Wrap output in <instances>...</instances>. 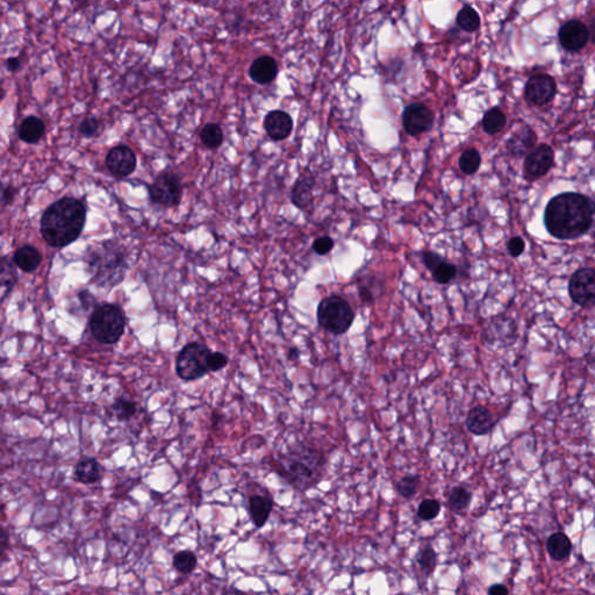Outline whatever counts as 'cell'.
<instances>
[{
    "label": "cell",
    "mask_w": 595,
    "mask_h": 595,
    "mask_svg": "<svg viewBox=\"0 0 595 595\" xmlns=\"http://www.w3.org/2000/svg\"><path fill=\"white\" fill-rule=\"evenodd\" d=\"M592 200L583 194H558L546 205L544 224L554 237L573 240L587 233L591 227Z\"/></svg>",
    "instance_id": "6da1fadb"
},
{
    "label": "cell",
    "mask_w": 595,
    "mask_h": 595,
    "mask_svg": "<svg viewBox=\"0 0 595 595\" xmlns=\"http://www.w3.org/2000/svg\"><path fill=\"white\" fill-rule=\"evenodd\" d=\"M86 209L75 198H62L50 205L41 219V234L50 246L63 248L75 242L83 231Z\"/></svg>",
    "instance_id": "7a4b0ae2"
},
{
    "label": "cell",
    "mask_w": 595,
    "mask_h": 595,
    "mask_svg": "<svg viewBox=\"0 0 595 595\" xmlns=\"http://www.w3.org/2000/svg\"><path fill=\"white\" fill-rule=\"evenodd\" d=\"M326 458L316 447L296 445L278 457L276 470L300 492L313 489L323 480Z\"/></svg>",
    "instance_id": "3957f363"
},
{
    "label": "cell",
    "mask_w": 595,
    "mask_h": 595,
    "mask_svg": "<svg viewBox=\"0 0 595 595\" xmlns=\"http://www.w3.org/2000/svg\"><path fill=\"white\" fill-rule=\"evenodd\" d=\"M86 261L92 278L98 286H115L125 277L127 270L125 254L113 243H103L91 248Z\"/></svg>",
    "instance_id": "277c9868"
},
{
    "label": "cell",
    "mask_w": 595,
    "mask_h": 595,
    "mask_svg": "<svg viewBox=\"0 0 595 595\" xmlns=\"http://www.w3.org/2000/svg\"><path fill=\"white\" fill-rule=\"evenodd\" d=\"M125 316L114 305H104L95 310L90 318L93 338L103 345H114L125 333Z\"/></svg>",
    "instance_id": "5b68a950"
},
{
    "label": "cell",
    "mask_w": 595,
    "mask_h": 595,
    "mask_svg": "<svg viewBox=\"0 0 595 595\" xmlns=\"http://www.w3.org/2000/svg\"><path fill=\"white\" fill-rule=\"evenodd\" d=\"M318 323L323 329L335 335H342L349 330L355 314L347 300L340 296L323 299L318 307Z\"/></svg>",
    "instance_id": "8992f818"
},
{
    "label": "cell",
    "mask_w": 595,
    "mask_h": 595,
    "mask_svg": "<svg viewBox=\"0 0 595 595\" xmlns=\"http://www.w3.org/2000/svg\"><path fill=\"white\" fill-rule=\"evenodd\" d=\"M212 353L205 345L192 342L186 345L176 358V373L184 382L201 380L209 375L207 358Z\"/></svg>",
    "instance_id": "52a82bcc"
},
{
    "label": "cell",
    "mask_w": 595,
    "mask_h": 595,
    "mask_svg": "<svg viewBox=\"0 0 595 595\" xmlns=\"http://www.w3.org/2000/svg\"><path fill=\"white\" fill-rule=\"evenodd\" d=\"M149 194L155 204L172 207L178 204L182 197V184L172 172H163L149 186Z\"/></svg>",
    "instance_id": "ba28073f"
},
{
    "label": "cell",
    "mask_w": 595,
    "mask_h": 595,
    "mask_svg": "<svg viewBox=\"0 0 595 595\" xmlns=\"http://www.w3.org/2000/svg\"><path fill=\"white\" fill-rule=\"evenodd\" d=\"M570 296L583 307L595 305V270L580 269L574 272L569 284Z\"/></svg>",
    "instance_id": "9c48e42d"
},
{
    "label": "cell",
    "mask_w": 595,
    "mask_h": 595,
    "mask_svg": "<svg viewBox=\"0 0 595 595\" xmlns=\"http://www.w3.org/2000/svg\"><path fill=\"white\" fill-rule=\"evenodd\" d=\"M557 93L554 78L546 73H536L528 80L524 88V98L535 106L549 104Z\"/></svg>",
    "instance_id": "30bf717a"
},
{
    "label": "cell",
    "mask_w": 595,
    "mask_h": 595,
    "mask_svg": "<svg viewBox=\"0 0 595 595\" xmlns=\"http://www.w3.org/2000/svg\"><path fill=\"white\" fill-rule=\"evenodd\" d=\"M402 125L407 133L412 137H417L432 129L434 113L425 104H410L402 113Z\"/></svg>",
    "instance_id": "8fae6325"
},
{
    "label": "cell",
    "mask_w": 595,
    "mask_h": 595,
    "mask_svg": "<svg viewBox=\"0 0 595 595\" xmlns=\"http://www.w3.org/2000/svg\"><path fill=\"white\" fill-rule=\"evenodd\" d=\"M554 150L548 144H539L535 147L524 161V177L528 180H535L546 176L554 165Z\"/></svg>",
    "instance_id": "7c38bea8"
},
{
    "label": "cell",
    "mask_w": 595,
    "mask_h": 595,
    "mask_svg": "<svg viewBox=\"0 0 595 595\" xmlns=\"http://www.w3.org/2000/svg\"><path fill=\"white\" fill-rule=\"evenodd\" d=\"M558 38L565 50L574 53L586 47L590 41V31L588 27L579 20H570L561 27Z\"/></svg>",
    "instance_id": "4fadbf2b"
},
{
    "label": "cell",
    "mask_w": 595,
    "mask_h": 595,
    "mask_svg": "<svg viewBox=\"0 0 595 595\" xmlns=\"http://www.w3.org/2000/svg\"><path fill=\"white\" fill-rule=\"evenodd\" d=\"M106 165L113 175L127 177L133 174L137 167V156L128 147L119 145L108 152Z\"/></svg>",
    "instance_id": "5bb4252c"
},
{
    "label": "cell",
    "mask_w": 595,
    "mask_h": 595,
    "mask_svg": "<svg viewBox=\"0 0 595 595\" xmlns=\"http://www.w3.org/2000/svg\"><path fill=\"white\" fill-rule=\"evenodd\" d=\"M264 129L273 141L285 140L292 133V118L284 110H272L264 119Z\"/></svg>",
    "instance_id": "9a60e30c"
},
{
    "label": "cell",
    "mask_w": 595,
    "mask_h": 595,
    "mask_svg": "<svg viewBox=\"0 0 595 595\" xmlns=\"http://www.w3.org/2000/svg\"><path fill=\"white\" fill-rule=\"evenodd\" d=\"M465 425L471 434H474L476 436H484L492 430L495 422L487 407L476 406L467 413Z\"/></svg>",
    "instance_id": "2e32d148"
},
{
    "label": "cell",
    "mask_w": 595,
    "mask_h": 595,
    "mask_svg": "<svg viewBox=\"0 0 595 595\" xmlns=\"http://www.w3.org/2000/svg\"><path fill=\"white\" fill-rule=\"evenodd\" d=\"M248 509L255 527L261 529L269 521L270 515L272 513V498L258 494L251 495L248 500Z\"/></svg>",
    "instance_id": "e0dca14e"
},
{
    "label": "cell",
    "mask_w": 595,
    "mask_h": 595,
    "mask_svg": "<svg viewBox=\"0 0 595 595\" xmlns=\"http://www.w3.org/2000/svg\"><path fill=\"white\" fill-rule=\"evenodd\" d=\"M278 73L277 62L271 56H261L256 58L250 69L249 76L255 83L266 85L272 82Z\"/></svg>",
    "instance_id": "ac0fdd59"
},
{
    "label": "cell",
    "mask_w": 595,
    "mask_h": 595,
    "mask_svg": "<svg viewBox=\"0 0 595 595\" xmlns=\"http://www.w3.org/2000/svg\"><path fill=\"white\" fill-rule=\"evenodd\" d=\"M536 141L537 137L534 130L528 126H524L515 134H513L507 142V148L512 155L522 157L528 155L535 148Z\"/></svg>",
    "instance_id": "d6986e66"
},
{
    "label": "cell",
    "mask_w": 595,
    "mask_h": 595,
    "mask_svg": "<svg viewBox=\"0 0 595 595\" xmlns=\"http://www.w3.org/2000/svg\"><path fill=\"white\" fill-rule=\"evenodd\" d=\"M102 467L95 458L82 459L75 467V479L80 484L91 485L102 480Z\"/></svg>",
    "instance_id": "ffe728a7"
},
{
    "label": "cell",
    "mask_w": 595,
    "mask_h": 595,
    "mask_svg": "<svg viewBox=\"0 0 595 595\" xmlns=\"http://www.w3.org/2000/svg\"><path fill=\"white\" fill-rule=\"evenodd\" d=\"M313 185H314V178L312 175L303 174L300 176L299 179L293 186L292 194H291L292 202L296 207L306 209L311 204L313 199V194H312Z\"/></svg>",
    "instance_id": "44dd1931"
},
{
    "label": "cell",
    "mask_w": 595,
    "mask_h": 595,
    "mask_svg": "<svg viewBox=\"0 0 595 595\" xmlns=\"http://www.w3.org/2000/svg\"><path fill=\"white\" fill-rule=\"evenodd\" d=\"M13 261L23 272H34L41 264V253L32 246H23L14 253Z\"/></svg>",
    "instance_id": "7402d4cb"
},
{
    "label": "cell",
    "mask_w": 595,
    "mask_h": 595,
    "mask_svg": "<svg viewBox=\"0 0 595 595\" xmlns=\"http://www.w3.org/2000/svg\"><path fill=\"white\" fill-rule=\"evenodd\" d=\"M546 549H548L550 557L552 558L554 561H565L566 558H569L570 554L572 551V543L566 535L563 534V533H556V534L551 535L548 539Z\"/></svg>",
    "instance_id": "603a6c76"
},
{
    "label": "cell",
    "mask_w": 595,
    "mask_h": 595,
    "mask_svg": "<svg viewBox=\"0 0 595 595\" xmlns=\"http://www.w3.org/2000/svg\"><path fill=\"white\" fill-rule=\"evenodd\" d=\"M46 132L45 122L38 117H28L25 119L19 128V137L26 143H38Z\"/></svg>",
    "instance_id": "cb8c5ba5"
},
{
    "label": "cell",
    "mask_w": 595,
    "mask_h": 595,
    "mask_svg": "<svg viewBox=\"0 0 595 595\" xmlns=\"http://www.w3.org/2000/svg\"><path fill=\"white\" fill-rule=\"evenodd\" d=\"M415 561L419 565V568L423 573L425 578H429L432 574H434L435 570H436L439 555L430 544H425V546H421L417 551Z\"/></svg>",
    "instance_id": "d4e9b609"
},
{
    "label": "cell",
    "mask_w": 595,
    "mask_h": 595,
    "mask_svg": "<svg viewBox=\"0 0 595 595\" xmlns=\"http://www.w3.org/2000/svg\"><path fill=\"white\" fill-rule=\"evenodd\" d=\"M472 501V493L464 486H456L447 497V504L455 514L465 512Z\"/></svg>",
    "instance_id": "484cf974"
},
{
    "label": "cell",
    "mask_w": 595,
    "mask_h": 595,
    "mask_svg": "<svg viewBox=\"0 0 595 595\" xmlns=\"http://www.w3.org/2000/svg\"><path fill=\"white\" fill-rule=\"evenodd\" d=\"M456 23L458 25L459 28H462L463 31L474 33V32L478 31L480 27V16L472 6L465 5L458 12L457 18H456Z\"/></svg>",
    "instance_id": "4316f807"
},
{
    "label": "cell",
    "mask_w": 595,
    "mask_h": 595,
    "mask_svg": "<svg viewBox=\"0 0 595 595\" xmlns=\"http://www.w3.org/2000/svg\"><path fill=\"white\" fill-rule=\"evenodd\" d=\"M506 122H507V118H506L504 112L500 108L494 107V108L487 110L484 115L482 128L489 135H494L504 128Z\"/></svg>",
    "instance_id": "83f0119b"
},
{
    "label": "cell",
    "mask_w": 595,
    "mask_h": 595,
    "mask_svg": "<svg viewBox=\"0 0 595 595\" xmlns=\"http://www.w3.org/2000/svg\"><path fill=\"white\" fill-rule=\"evenodd\" d=\"M420 482L421 478L419 474H406L395 484V489L400 497L410 500L417 495Z\"/></svg>",
    "instance_id": "f1b7e54d"
},
{
    "label": "cell",
    "mask_w": 595,
    "mask_h": 595,
    "mask_svg": "<svg viewBox=\"0 0 595 595\" xmlns=\"http://www.w3.org/2000/svg\"><path fill=\"white\" fill-rule=\"evenodd\" d=\"M172 565L183 574H190L197 568L198 558L190 550H182L174 556Z\"/></svg>",
    "instance_id": "f546056e"
},
{
    "label": "cell",
    "mask_w": 595,
    "mask_h": 595,
    "mask_svg": "<svg viewBox=\"0 0 595 595\" xmlns=\"http://www.w3.org/2000/svg\"><path fill=\"white\" fill-rule=\"evenodd\" d=\"M110 410L119 421H129L137 414V405L133 400L120 397L114 400Z\"/></svg>",
    "instance_id": "4dcf8cb0"
},
{
    "label": "cell",
    "mask_w": 595,
    "mask_h": 595,
    "mask_svg": "<svg viewBox=\"0 0 595 595\" xmlns=\"http://www.w3.org/2000/svg\"><path fill=\"white\" fill-rule=\"evenodd\" d=\"M200 139L202 144L207 148H219L224 141V134L220 126L216 124H207L201 130Z\"/></svg>",
    "instance_id": "1f68e13d"
},
{
    "label": "cell",
    "mask_w": 595,
    "mask_h": 595,
    "mask_svg": "<svg viewBox=\"0 0 595 595\" xmlns=\"http://www.w3.org/2000/svg\"><path fill=\"white\" fill-rule=\"evenodd\" d=\"M482 163V157L477 149L470 148L463 152L459 159V167L465 175H474Z\"/></svg>",
    "instance_id": "d6a6232c"
},
{
    "label": "cell",
    "mask_w": 595,
    "mask_h": 595,
    "mask_svg": "<svg viewBox=\"0 0 595 595\" xmlns=\"http://www.w3.org/2000/svg\"><path fill=\"white\" fill-rule=\"evenodd\" d=\"M441 502L436 499H425L422 500L417 508V517L421 521H432L440 515Z\"/></svg>",
    "instance_id": "836d02e7"
},
{
    "label": "cell",
    "mask_w": 595,
    "mask_h": 595,
    "mask_svg": "<svg viewBox=\"0 0 595 595\" xmlns=\"http://www.w3.org/2000/svg\"><path fill=\"white\" fill-rule=\"evenodd\" d=\"M432 272H434V279L439 284H447L455 278L457 270H456V266H452L450 263L442 262Z\"/></svg>",
    "instance_id": "e575fe53"
},
{
    "label": "cell",
    "mask_w": 595,
    "mask_h": 595,
    "mask_svg": "<svg viewBox=\"0 0 595 595\" xmlns=\"http://www.w3.org/2000/svg\"><path fill=\"white\" fill-rule=\"evenodd\" d=\"M16 283V273L12 269L11 264L5 263L3 259V270H1V288H3V299L8 293L11 292L12 288Z\"/></svg>",
    "instance_id": "d590c367"
},
{
    "label": "cell",
    "mask_w": 595,
    "mask_h": 595,
    "mask_svg": "<svg viewBox=\"0 0 595 595\" xmlns=\"http://www.w3.org/2000/svg\"><path fill=\"white\" fill-rule=\"evenodd\" d=\"M228 362H229L228 357L224 353H219V351L209 353V358H207V365H209L211 372L220 371L227 366Z\"/></svg>",
    "instance_id": "8d00e7d4"
},
{
    "label": "cell",
    "mask_w": 595,
    "mask_h": 595,
    "mask_svg": "<svg viewBox=\"0 0 595 595\" xmlns=\"http://www.w3.org/2000/svg\"><path fill=\"white\" fill-rule=\"evenodd\" d=\"M100 127L98 120L95 118H86L80 126V135L85 137H91L97 134Z\"/></svg>",
    "instance_id": "74e56055"
},
{
    "label": "cell",
    "mask_w": 595,
    "mask_h": 595,
    "mask_svg": "<svg viewBox=\"0 0 595 595\" xmlns=\"http://www.w3.org/2000/svg\"><path fill=\"white\" fill-rule=\"evenodd\" d=\"M333 246L334 241L330 239V237H328V236L318 237V239L315 240L314 243H313V249H314L315 253L318 255L328 254V253L333 249Z\"/></svg>",
    "instance_id": "f35d334b"
},
{
    "label": "cell",
    "mask_w": 595,
    "mask_h": 595,
    "mask_svg": "<svg viewBox=\"0 0 595 595\" xmlns=\"http://www.w3.org/2000/svg\"><path fill=\"white\" fill-rule=\"evenodd\" d=\"M524 241L522 240V237H520V236H515V237H512V239L509 240L507 243V249L508 253L513 257H517L520 255L522 254L524 251Z\"/></svg>",
    "instance_id": "ab89813d"
},
{
    "label": "cell",
    "mask_w": 595,
    "mask_h": 595,
    "mask_svg": "<svg viewBox=\"0 0 595 595\" xmlns=\"http://www.w3.org/2000/svg\"><path fill=\"white\" fill-rule=\"evenodd\" d=\"M423 262H425V266L428 268L429 270L436 269L437 266H440L441 263L444 262L443 258L441 257L440 255L435 254V253H432V251H425V254H423Z\"/></svg>",
    "instance_id": "60d3db41"
},
{
    "label": "cell",
    "mask_w": 595,
    "mask_h": 595,
    "mask_svg": "<svg viewBox=\"0 0 595 595\" xmlns=\"http://www.w3.org/2000/svg\"><path fill=\"white\" fill-rule=\"evenodd\" d=\"M80 301H82V305H83V307L88 308L93 307L95 305V299L93 296L90 294L89 291H83V292H80Z\"/></svg>",
    "instance_id": "b9f144b4"
},
{
    "label": "cell",
    "mask_w": 595,
    "mask_h": 595,
    "mask_svg": "<svg viewBox=\"0 0 595 595\" xmlns=\"http://www.w3.org/2000/svg\"><path fill=\"white\" fill-rule=\"evenodd\" d=\"M16 190L14 187H12V186L5 187L4 191H3V202H4V205L12 202L13 199L16 198Z\"/></svg>",
    "instance_id": "7bdbcfd3"
},
{
    "label": "cell",
    "mask_w": 595,
    "mask_h": 595,
    "mask_svg": "<svg viewBox=\"0 0 595 595\" xmlns=\"http://www.w3.org/2000/svg\"><path fill=\"white\" fill-rule=\"evenodd\" d=\"M489 595H504L508 594L509 591H508V588L502 584H494L489 588V591H487Z\"/></svg>",
    "instance_id": "ee69618b"
},
{
    "label": "cell",
    "mask_w": 595,
    "mask_h": 595,
    "mask_svg": "<svg viewBox=\"0 0 595 595\" xmlns=\"http://www.w3.org/2000/svg\"><path fill=\"white\" fill-rule=\"evenodd\" d=\"M592 200V220H591V227L588 229V234L595 239V198L594 199H591Z\"/></svg>",
    "instance_id": "f6af8a7d"
},
{
    "label": "cell",
    "mask_w": 595,
    "mask_h": 595,
    "mask_svg": "<svg viewBox=\"0 0 595 595\" xmlns=\"http://www.w3.org/2000/svg\"><path fill=\"white\" fill-rule=\"evenodd\" d=\"M6 65H8V69L10 71L16 72V70H19L21 63H20L19 58L12 57V58H8Z\"/></svg>",
    "instance_id": "bcb514c9"
},
{
    "label": "cell",
    "mask_w": 595,
    "mask_h": 595,
    "mask_svg": "<svg viewBox=\"0 0 595 595\" xmlns=\"http://www.w3.org/2000/svg\"><path fill=\"white\" fill-rule=\"evenodd\" d=\"M360 298H362V299L364 300V301H371V292L369 291L368 288H360Z\"/></svg>",
    "instance_id": "7dc6e473"
},
{
    "label": "cell",
    "mask_w": 595,
    "mask_h": 595,
    "mask_svg": "<svg viewBox=\"0 0 595 595\" xmlns=\"http://www.w3.org/2000/svg\"><path fill=\"white\" fill-rule=\"evenodd\" d=\"M588 31H590V38H591V41L595 45V18L590 23Z\"/></svg>",
    "instance_id": "c3c4849f"
},
{
    "label": "cell",
    "mask_w": 595,
    "mask_h": 595,
    "mask_svg": "<svg viewBox=\"0 0 595 595\" xmlns=\"http://www.w3.org/2000/svg\"><path fill=\"white\" fill-rule=\"evenodd\" d=\"M288 356H290V358H291V360H296V358L299 357V353H298V351H296V349H291L290 350V353H288Z\"/></svg>",
    "instance_id": "681fc988"
}]
</instances>
